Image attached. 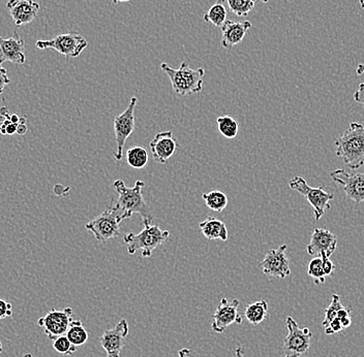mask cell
Instances as JSON below:
<instances>
[{
  "mask_svg": "<svg viewBox=\"0 0 364 357\" xmlns=\"http://www.w3.org/2000/svg\"><path fill=\"white\" fill-rule=\"evenodd\" d=\"M288 335L284 340V357H300L307 354L311 347L313 334L309 327H299L298 323L291 316L286 318Z\"/></svg>",
  "mask_w": 364,
  "mask_h": 357,
  "instance_id": "cell-7",
  "label": "cell"
},
{
  "mask_svg": "<svg viewBox=\"0 0 364 357\" xmlns=\"http://www.w3.org/2000/svg\"><path fill=\"white\" fill-rule=\"evenodd\" d=\"M338 318L342 323L344 329H349L352 325V317H351V310L348 308L343 307L338 313Z\"/></svg>",
  "mask_w": 364,
  "mask_h": 357,
  "instance_id": "cell-31",
  "label": "cell"
},
{
  "mask_svg": "<svg viewBox=\"0 0 364 357\" xmlns=\"http://www.w3.org/2000/svg\"><path fill=\"white\" fill-rule=\"evenodd\" d=\"M342 331H344V327H343L342 323H341L338 317L334 320H332L328 325V327H325L326 335H336V334L341 333Z\"/></svg>",
  "mask_w": 364,
  "mask_h": 357,
  "instance_id": "cell-32",
  "label": "cell"
},
{
  "mask_svg": "<svg viewBox=\"0 0 364 357\" xmlns=\"http://www.w3.org/2000/svg\"><path fill=\"white\" fill-rule=\"evenodd\" d=\"M8 84H10V79L8 76V70L0 65V95L4 92V89Z\"/></svg>",
  "mask_w": 364,
  "mask_h": 357,
  "instance_id": "cell-34",
  "label": "cell"
},
{
  "mask_svg": "<svg viewBox=\"0 0 364 357\" xmlns=\"http://www.w3.org/2000/svg\"><path fill=\"white\" fill-rule=\"evenodd\" d=\"M359 3H361V8L364 10V0H359Z\"/></svg>",
  "mask_w": 364,
  "mask_h": 357,
  "instance_id": "cell-43",
  "label": "cell"
},
{
  "mask_svg": "<svg viewBox=\"0 0 364 357\" xmlns=\"http://www.w3.org/2000/svg\"><path fill=\"white\" fill-rule=\"evenodd\" d=\"M72 320L73 309L70 307L61 311L52 309L37 320V325L44 329L48 339L54 341L58 337L66 335Z\"/></svg>",
  "mask_w": 364,
  "mask_h": 357,
  "instance_id": "cell-10",
  "label": "cell"
},
{
  "mask_svg": "<svg viewBox=\"0 0 364 357\" xmlns=\"http://www.w3.org/2000/svg\"><path fill=\"white\" fill-rule=\"evenodd\" d=\"M35 47L39 50L53 49L68 58H76L88 47L84 37L78 32L59 34L49 41H37Z\"/></svg>",
  "mask_w": 364,
  "mask_h": 357,
  "instance_id": "cell-8",
  "label": "cell"
},
{
  "mask_svg": "<svg viewBox=\"0 0 364 357\" xmlns=\"http://www.w3.org/2000/svg\"><path fill=\"white\" fill-rule=\"evenodd\" d=\"M363 74H364V63H361L357 66L356 74L357 76H361Z\"/></svg>",
  "mask_w": 364,
  "mask_h": 357,
  "instance_id": "cell-40",
  "label": "cell"
},
{
  "mask_svg": "<svg viewBox=\"0 0 364 357\" xmlns=\"http://www.w3.org/2000/svg\"><path fill=\"white\" fill-rule=\"evenodd\" d=\"M342 302H341V296L338 294H332V304L329 305L327 309L325 310V315H324V320L322 323L324 329L328 327L332 320L338 317V311L343 308Z\"/></svg>",
  "mask_w": 364,
  "mask_h": 357,
  "instance_id": "cell-29",
  "label": "cell"
},
{
  "mask_svg": "<svg viewBox=\"0 0 364 357\" xmlns=\"http://www.w3.org/2000/svg\"><path fill=\"white\" fill-rule=\"evenodd\" d=\"M130 333L128 320L122 318L113 329H108L101 338V345L107 357H120Z\"/></svg>",
  "mask_w": 364,
  "mask_h": 357,
  "instance_id": "cell-14",
  "label": "cell"
},
{
  "mask_svg": "<svg viewBox=\"0 0 364 357\" xmlns=\"http://www.w3.org/2000/svg\"><path fill=\"white\" fill-rule=\"evenodd\" d=\"M124 221L119 212L110 205L109 209L104 211L101 215L85 225L88 232H91L95 238L102 244H105L111 238L120 236L119 225Z\"/></svg>",
  "mask_w": 364,
  "mask_h": 357,
  "instance_id": "cell-6",
  "label": "cell"
},
{
  "mask_svg": "<svg viewBox=\"0 0 364 357\" xmlns=\"http://www.w3.org/2000/svg\"><path fill=\"white\" fill-rule=\"evenodd\" d=\"M12 316V306L10 303L0 298V320Z\"/></svg>",
  "mask_w": 364,
  "mask_h": 357,
  "instance_id": "cell-33",
  "label": "cell"
},
{
  "mask_svg": "<svg viewBox=\"0 0 364 357\" xmlns=\"http://www.w3.org/2000/svg\"><path fill=\"white\" fill-rule=\"evenodd\" d=\"M66 336L76 347L88 341V333L81 320H72Z\"/></svg>",
  "mask_w": 364,
  "mask_h": 357,
  "instance_id": "cell-25",
  "label": "cell"
},
{
  "mask_svg": "<svg viewBox=\"0 0 364 357\" xmlns=\"http://www.w3.org/2000/svg\"><path fill=\"white\" fill-rule=\"evenodd\" d=\"M261 1L263 2V3H267L269 0H261Z\"/></svg>",
  "mask_w": 364,
  "mask_h": 357,
  "instance_id": "cell-46",
  "label": "cell"
},
{
  "mask_svg": "<svg viewBox=\"0 0 364 357\" xmlns=\"http://www.w3.org/2000/svg\"><path fill=\"white\" fill-rule=\"evenodd\" d=\"M6 61L16 64H24L26 61L25 41L17 32L8 39L0 37V65Z\"/></svg>",
  "mask_w": 364,
  "mask_h": 357,
  "instance_id": "cell-17",
  "label": "cell"
},
{
  "mask_svg": "<svg viewBox=\"0 0 364 357\" xmlns=\"http://www.w3.org/2000/svg\"><path fill=\"white\" fill-rule=\"evenodd\" d=\"M307 274L313 278L314 281L318 285L325 283L327 276L325 275V272H324L322 257H314L312 259L311 263H309V267H307Z\"/></svg>",
  "mask_w": 364,
  "mask_h": 357,
  "instance_id": "cell-27",
  "label": "cell"
},
{
  "mask_svg": "<svg viewBox=\"0 0 364 357\" xmlns=\"http://www.w3.org/2000/svg\"><path fill=\"white\" fill-rule=\"evenodd\" d=\"M202 198H203V201H205V205L211 211L218 212V213L224 211L229 203V198L226 193L220 190H213L210 191V192L204 193L202 195Z\"/></svg>",
  "mask_w": 364,
  "mask_h": 357,
  "instance_id": "cell-23",
  "label": "cell"
},
{
  "mask_svg": "<svg viewBox=\"0 0 364 357\" xmlns=\"http://www.w3.org/2000/svg\"><path fill=\"white\" fill-rule=\"evenodd\" d=\"M161 68L169 76L172 88L178 96L199 93L203 89V79L205 76L204 68L193 70L186 62H182L178 70L170 68L167 63L163 62Z\"/></svg>",
  "mask_w": 364,
  "mask_h": 357,
  "instance_id": "cell-3",
  "label": "cell"
},
{
  "mask_svg": "<svg viewBox=\"0 0 364 357\" xmlns=\"http://www.w3.org/2000/svg\"><path fill=\"white\" fill-rule=\"evenodd\" d=\"M170 236L169 230H162L159 225H144L139 234H126L124 236L128 254H136L137 251H142V256L149 258L153 251L161 246Z\"/></svg>",
  "mask_w": 364,
  "mask_h": 357,
  "instance_id": "cell-4",
  "label": "cell"
},
{
  "mask_svg": "<svg viewBox=\"0 0 364 357\" xmlns=\"http://www.w3.org/2000/svg\"><path fill=\"white\" fill-rule=\"evenodd\" d=\"M178 146L173 132L170 130L159 132L149 144L153 159L161 165H166L168 163L175 153Z\"/></svg>",
  "mask_w": 364,
  "mask_h": 357,
  "instance_id": "cell-16",
  "label": "cell"
},
{
  "mask_svg": "<svg viewBox=\"0 0 364 357\" xmlns=\"http://www.w3.org/2000/svg\"><path fill=\"white\" fill-rule=\"evenodd\" d=\"M286 244L282 245L278 249H271L266 253L263 261L260 263L264 275L268 277L286 279L291 275L290 261L287 257Z\"/></svg>",
  "mask_w": 364,
  "mask_h": 357,
  "instance_id": "cell-12",
  "label": "cell"
},
{
  "mask_svg": "<svg viewBox=\"0 0 364 357\" xmlns=\"http://www.w3.org/2000/svg\"><path fill=\"white\" fill-rule=\"evenodd\" d=\"M199 228L202 234L207 240H220L224 241V242L228 241V227H227L226 224L222 220L218 219V218L208 217L207 219L204 220L203 222L199 224Z\"/></svg>",
  "mask_w": 364,
  "mask_h": 357,
  "instance_id": "cell-20",
  "label": "cell"
},
{
  "mask_svg": "<svg viewBox=\"0 0 364 357\" xmlns=\"http://www.w3.org/2000/svg\"><path fill=\"white\" fill-rule=\"evenodd\" d=\"M336 155L351 170L364 165V125L352 122L342 136L336 139Z\"/></svg>",
  "mask_w": 364,
  "mask_h": 357,
  "instance_id": "cell-2",
  "label": "cell"
},
{
  "mask_svg": "<svg viewBox=\"0 0 364 357\" xmlns=\"http://www.w3.org/2000/svg\"><path fill=\"white\" fill-rule=\"evenodd\" d=\"M251 26L253 25L249 21L235 22V21L227 20L224 25L220 27L222 34V47L224 49L231 50L234 45H239L243 41Z\"/></svg>",
  "mask_w": 364,
  "mask_h": 357,
  "instance_id": "cell-19",
  "label": "cell"
},
{
  "mask_svg": "<svg viewBox=\"0 0 364 357\" xmlns=\"http://www.w3.org/2000/svg\"><path fill=\"white\" fill-rule=\"evenodd\" d=\"M144 187L143 181H137L132 188L126 187L122 178L113 183V189L117 192L118 198L112 199L111 205L119 212L122 219L132 217L133 214H139L144 225L153 223V212L143 196Z\"/></svg>",
  "mask_w": 364,
  "mask_h": 357,
  "instance_id": "cell-1",
  "label": "cell"
},
{
  "mask_svg": "<svg viewBox=\"0 0 364 357\" xmlns=\"http://www.w3.org/2000/svg\"><path fill=\"white\" fill-rule=\"evenodd\" d=\"M289 186L307 199L314 209V217L317 221L325 215L326 210L332 207L330 201L334 198V195L330 194L321 187L309 186L305 178L295 177L289 182Z\"/></svg>",
  "mask_w": 364,
  "mask_h": 357,
  "instance_id": "cell-5",
  "label": "cell"
},
{
  "mask_svg": "<svg viewBox=\"0 0 364 357\" xmlns=\"http://www.w3.org/2000/svg\"><path fill=\"white\" fill-rule=\"evenodd\" d=\"M354 101L364 105V83L359 84L358 89L354 93Z\"/></svg>",
  "mask_w": 364,
  "mask_h": 357,
  "instance_id": "cell-36",
  "label": "cell"
},
{
  "mask_svg": "<svg viewBox=\"0 0 364 357\" xmlns=\"http://www.w3.org/2000/svg\"><path fill=\"white\" fill-rule=\"evenodd\" d=\"M239 305L240 302L237 298L228 300L224 298L220 300L212 316L211 329L214 333L222 334L230 325L242 323V316L238 311Z\"/></svg>",
  "mask_w": 364,
  "mask_h": 357,
  "instance_id": "cell-11",
  "label": "cell"
},
{
  "mask_svg": "<svg viewBox=\"0 0 364 357\" xmlns=\"http://www.w3.org/2000/svg\"><path fill=\"white\" fill-rule=\"evenodd\" d=\"M243 351H245L243 348L239 346V347H237L236 349H235L234 357H245V354H243Z\"/></svg>",
  "mask_w": 364,
  "mask_h": 357,
  "instance_id": "cell-39",
  "label": "cell"
},
{
  "mask_svg": "<svg viewBox=\"0 0 364 357\" xmlns=\"http://www.w3.org/2000/svg\"><path fill=\"white\" fill-rule=\"evenodd\" d=\"M224 1L226 0H216L215 3L204 14V21L211 23L214 26L222 27L228 16V10L224 4Z\"/></svg>",
  "mask_w": 364,
  "mask_h": 357,
  "instance_id": "cell-22",
  "label": "cell"
},
{
  "mask_svg": "<svg viewBox=\"0 0 364 357\" xmlns=\"http://www.w3.org/2000/svg\"><path fill=\"white\" fill-rule=\"evenodd\" d=\"M6 8L17 26L29 24L37 18L39 4L33 0H8Z\"/></svg>",
  "mask_w": 364,
  "mask_h": 357,
  "instance_id": "cell-18",
  "label": "cell"
},
{
  "mask_svg": "<svg viewBox=\"0 0 364 357\" xmlns=\"http://www.w3.org/2000/svg\"><path fill=\"white\" fill-rule=\"evenodd\" d=\"M2 351H3V347H2V343L1 341H0V354H2Z\"/></svg>",
  "mask_w": 364,
  "mask_h": 357,
  "instance_id": "cell-44",
  "label": "cell"
},
{
  "mask_svg": "<svg viewBox=\"0 0 364 357\" xmlns=\"http://www.w3.org/2000/svg\"><path fill=\"white\" fill-rule=\"evenodd\" d=\"M53 348L58 354L72 356L77 351V347L68 340L66 335L58 337L53 341Z\"/></svg>",
  "mask_w": 364,
  "mask_h": 357,
  "instance_id": "cell-30",
  "label": "cell"
},
{
  "mask_svg": "<svg viewBox=\"0 0 364 357\" xmlns=\"http://www.w3.org/2000/svg\"><path fill=\"white\" fill-rule=\"evenodd\" d=\"M338 247V236L330 230L315 228L307 251L311 256L332 257Z\"/></svg>",
  "mask_w": 364,
  "mask_h": 357,
  "instance_id": "cell-15",
  "label": "cell"
},
{
  "mask_svg": "<svg viewBox=\"0 0 364 357\" xmlns=\"http://www.w3.org/2000/svg\"><path fill=\"white\" fill-rule=\"evenodd\" d=\"M149 156L146 149L136 146L128 149L126 152V161L131 167L135 170H142L149 165Z\"/></svg>",
  "mask_w": 364,
  "mask_h": 357,
  "instance_id": "cell-24",
  "label": "cell"
},
{
  "mask_svg": "<svg viewBox=\"0 0 364 357\" xmlns=\"http://www.w3.org/2000/svg\"><path fill=\"white\" fill-rule=\"evenodd\" d=\"M257 0H227L229 8L238 17H247L253 10Z\"/></svg>",
  "mask_w": 364,
  "mask_h": 357,
  "instance_id": "cell-28",
  "label": "cell"
},
{
  "mask_svg": "<svg viewBox=\"0 0 364 357\" xmlns=\"http://www.w3.org/2000/svg\"><path fill=\"white\" fill-rule=\"evenodd\" d=\"M21 118L19 117L18 115H12V117H10V121L12 122V123H19V120H20Z\"/></svg>",
  "mask_w": 364,
  "mask_h": 357,
  "instance_id": "cell-41",
  "label": "cell"
},
{
  "mask_svg": "<svg viewBox=\"0 0 364 357\" xmlns=\"http://www.w3.org/2000/svg\"><path fill=\"white\" fill-rule=\"evenodd\" d=\"M216 123H218V132L224 138L229 140L236 138L239 132V123L235 118L228 115L222 116L218 118Z\"/></svg>",
  "mask_w": 364,
  "mask_h": 357,
  "instance_id": "cell-26",
  "label": "cell"
},
{
  "mask_svg": "<svg viewBox=\"0 0 364 357\" xmlns=\"http://www.w3.org/2000/svg\"><path fill=\"white\" fill-rule=\"evenodd\" d=\"M137 103H138V99L133 96L128 107L114 119V132H115L116 141V151L114 157L117 161L124 159V149L126 141L132 136L136 128L135 111H136Z\"/></svg>",
  "mask_w": 364,
  "mask_h": 357,
  "instance_id": "cell-9",
  "label": "cell"
},
{
  "mask_svg": "<svg viewBox=\"0 0 364 357\" xmlns=\"http://www.w3.org/2000/svg\"><path fill=\"white\" fill-rule=\"evenodd\" d=\"M322 261H323V269L324 272H325V275L330 276L334 274V269H336V265H334V263H332V261H330V257L327 256H321Z\"/></svg>",
  "mask_w": 364,
  "mask_h": 357,
  "instance_id": "cell-35",
  "label": "cell"
},
{
  "mask_svg": "<svg viewBox=\"0 0 364 357\" xmlns=\"http://www.w3.org/2000/svg\"><path fill=\"white\" fill-rule=\"evenodd\" d=\"M22 357H33V356L31 354H25V356H23Z\"/></svg>",
  "mask_w": 364,
  "mask_h": 357,
  "instance_id": "cell-45",
  "label": "cell"
},
{
  "mask_svg": "<svg viewBox=\"0 0 364 357\" xmlns=\"http://www.w3.org/2000/svg\"><path fill=\"white\" fill-rule=\"evenodd\" d=\"M191 349H187V348H183V349L178 351V356L180 357H189L191 356Z\"/></svg>",
  "mask_w": 364,
  "mask_h": 357,
  "instance_id": "cell-38",
  "label": "cell"
},
{
  "mask_svg": "<svg viewBox=\"0 0 364 357\" xmlns=\"http://www.w3.org/2000/svg\"><path fill=\"white\" fill-rule=\"evenodd\" d=\"M245 318L251 325H258L265 320L268 315V304L266 300H258L249 305L245 309Z\"/></svg>",
  "mask_w": 364,
  "mask_h": 357,
  "instance_id": "cell-21",
  "label": "cell"
},
{
  "mask_svg": "<svg viewBox=\"0 0 364 357\" xmlns=\"http://www.w3.org/2000/svg\"><path fill=\"white\" fill-rule=\"evenodd\" d=\"M27 126L25 125V123H19L18 128H17V134H26Z\"/></svg>",
  "mask_w": 364,
  "mask_h": 357,
  "instance_id": "cell-37",
  "label": "cell"
},
{
  "mask_svg": "<svg viewBox=\"0 0 364 357\" xmlns=\"http://www.w3.org/2000/svg\"><path fill=\"white\" fill-rule=\"evenodd\" d=\"M332 178L338 186H342L347 197L356 205L364 201V173L351 174L338 169L332 172Z\"/></svg>",
  "mask_w": 364,
  "mask_h": 357,
  "instance_id": "cell-13",
  "label": "cell"
},
{
  "mask_svg": "<svg viewBox=\"0 0 364 357\" xmlns=\"http://www.w3.org/2000/svg\"><path fill=\"white\" fill-rule=\"evenodd\" d=\"M109 1L112 2V3L117 4V3H122V2L131 1V0H109Z\"/></svg>",
  "mask_w": 364,
  "mask_h": 357,
  "instance_id": "cell-42",
  "label": "cell"
}]
</instances>
